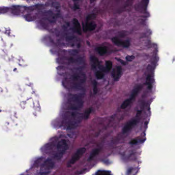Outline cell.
Wrapping results in <instances>:
<instances>
[{
    "label": "cell",
    "mask_w": 175,
    "mask_h": 175,
    "mask_svg": "<svg viewBox=\"0 0 175 175\" xmlns=\"http://www.w3.org/2000/svg\"><path fill=\"white\" fill-rule=\"evenodd\" d=\"M86 151V149L84 148H81V149H78L76 152L75 153V154L73 155L71 159L70 160V161L68 162L67 167H71L77 161H78V160L80 159V158L83 156V155L85 153Z\"/></svg>",
    "instance_id": "1"
},
{
    "label": "cell",
    "mask_w": 175,
    "mask_h": 175,
    "mask_svg": "<svg viewBox=\"0 0 175 175\" xmlns=\"http://www.w3.org/2000/svg\"><path fill=\"white\" fill-rule=\"evenodd\" d=\"M54 163L51 160H47L42 164L40 172L42 175H46L54 167Z\"/></svg>",
    "instance_id": "2"
},
{
    "label": "cell",
    "mask_w": 175,
    "mask_h": 175,
    "mask_svg": "<svg viewBox=\"0 0 175 175\" xmlns=\"http://www.w3.org/2000/svg\"><path fill=\"white\" fill-rule=\"evenodd\" d=\"M68 143L66 140L61 139L58 143L57 148L58 151L59 152V154H63L67 149Z\"/></svg>",
    "instance_id": "3"
},
{
    "label": "cell",
    "mask_w": 175,
    "mask_h": 175,
    "mask_svg": "<svg viewBox=\"0 0 175 175\" xmlns=\"http://www.w3.org/2000/svg\"><path fill=\"white\" fill-rule=\"evenodd\" d=\"M122 73V68L120 66L116 67L113 70V76L115 81H118L121 77Z\"/></svg>",
    "instance_id": "4"
},
{
    "label": "cell",
    "mask_w": 175,
    "mask_h": 175,
    "mask_svg": "<svg viewBox=\"0 0 175 175\" xmlns=\"http://www.w3.org/2000/svg\"><path fill=\"white\" fill-rule=\"evenodd\" d=\"M114 43L118 46H122L124 47H128L130 45V43L128 41H121V40L118 39V38H113Z\"/></svg>",
    "instance_id": "5"
},
{
    "label": "cell",
    "mask_w": 175,
    "mask_h": 175,
    "mask_svg": "<svg viewBox=\"0 0 175 175\" xmlns=\"http://www.w3.org/2000/svg\"><path fill=\"white\" fill-rule=\"evenodd\" d=\"M137 124V121L136 120H133L128 122L127 124L125 125L123 129V133H127L129 130H130L133 127L135 126Z\"/></svg>",
    "instance_id": "6"
},
{
    "label": "cell",
    "mask_w": 175,
    "mask_h": 175,
    "mask_svg": "<svg viewBox=\"0 0 175 175\" xmlns=\"http://www.w3.org/2000/svg\"><path fill=\"white\" fill-rule=\"evenodd\" d=\"M73 24H74V26H75V28L77 32L78 33L79 35H81V28L80 23L79 22L78 20L76 19H73Z\"/></svg>",
    "instance_id": "7"
},
{
    "label": "cell",
    "mask_w": 175,
    "mask_h": 175,
    "mask_svg": "<svg viewBox=\"0 0 175 175\" xmlns=\"http://www.w3.org/2000/svg\"><path fill=\"white\" fill-rule=\"evenodd\" d=\"M96 27V24L94 22L87 23L84 31H92Z\"/></svg>",
    "instance_id": "8"
},
{
    "label": "cell",
    "mask_w": 175,
    "mask_h": 175,
    "mask_svg": "<svg viewBox=\"0 0 175 175\" xmlns=\"http://www.w3.org/2000/svg\"><path fill=\"white\" fill-rule=\"evenodd\" d=\"M98 51L100 54V55H103L106 53L107 49L105 47H100L98 48Z\"/></svg>",
    "instance_id": "9"
},
{
    "label": "cell",
    "mask_w": 175,
    "mask_h": 175,
    "mask_svg": "<svg viewBox=\"0 0 175 175\" xmlns=\"http://www.w3.org/2000/svg\"><path fill=\"white\" fill-rule=\"evenodd\" d=\"M131 101H132V100H130V99H128V100H126L125 101L123 102V103H122V105L121 106V108L122 109H124L127 108V107L129 105H130Z\"/></svg>",
    "instance_id": "10"
},
{
    "label": "cell",
    "mask_w": 175,
    "mask_h": 175,
    "mask_svg": "<svg viewBox=\"0 0 175 175\" xmlns=\"http://www.w3.org/2000/svg\"><path fill=\"white\" fill-rule=\"evenodd\" d=\"M141 87H137L136 89L134 90V91H133V92L132 93V96H131V97H130V100H133V98L135 97L136 96H137V95L138 94V93H139V91L140 90Z\"/></svg>",
    "instance_id": "11"
},
{
    "label": "cell",
    "mask_w": 175,
    "mask_h": 175,
    "mask_svg": "<svg viewBox=\"0 0 175 175\" xmlns=\"http://www.w3.org/2000/svg\"><path fill=\"white\" fill-rule=\"evenodd\" d=\"M91 112H92V109L90 108H89L85 111V114L84 115V118L85 119H87L89 118Z\"/></svg>",
    "instance_id": "12"
},
{
    "label": "cell",
    "mask_w": 175,
    "mask_h": 175,
    "mask_svg": "<svg viewBox=\"0 0 175 175\" xmlns=\"http://www.w3.org/2000/svg\"><path fill=\"white\" fill-rule=\"evenodd\" d=\"M106 69L108 71H111V70L112 69V67H113L112 62L111 61H109V60L106 61Z\"/></svg>",
    "instance_id": "13"
},
{
    "label": "cell",
    "mask_w": 175,
    "mask_h": 175,
    "mask_svg": "<svg viewBox=\"0 0 175 175\" xmlns=\"http://www.w3.org/2000/svg\"><path fill=\"white\" fill-rule=\"evenodd\" d=\"M99 152H100V150L99 149H96L95 150H94V151L92 152V153L90 155L89 159L91 160L92 158H94L96 156L99 154Z\"/></svg>",
    "instance_id": "14"
},
{
    "label": "cell",
    "mask_w": 175,
    "mask_h": 175,
    "mask_svg": "<svg viewBox=\"0 0 175 175\" xmlns=\"http://www.w3.org/2000/svg\"><path fill=\"white\" fill-rule=\"evenodd\" d=\"M96 77H97L98 79H102L104 77V74L101 71H97V72H96Z\"/></svg>",
    "instance_id": "15"
},
{
    "label": "cell",
    "mask_w": 175,
    "mask_h": 175,
    "mask_svg": "<svg viewBox=\"0 0 175 175\" xmlns=\"http://www.w3.org/2000/svg\"><path fill=\"white\" fill-rule=\"evenodd\" d=\"M97 175H111L109 172L107 171H99Z\"/></svg>",
    "instance_id": "16"
},
{
    "label": "cell",
    "mask_w": 175,
    "mask_h": 175,
    "mask_svg": "<svg viewBox=\"0 0 175 175\" xmlns=\"http://www.w3.org/2000/svg\"><path fill=\"white\" fill-rule=\"evenodd\" d=\"M94 92L95 94L97 93V82L95 81H94Z\"/></svg>",
    "instance_id": "17"
},
{
    "label": "cell",
    "mask_w": 175,
    "mask_h": 175,
    "mask_svg": "<svg viewBox=\"0 0 175 175\" xmlns=\"http://www.w3.org/2000/svg\"><path fill=\"white\" fill-rule=\"evenodd\" d=\"M134 58H135V57L133 56V55H131V56L127 55V56L126 57V59H127V60H128V61H129V62H131V61L133 60Z\"/></svg>",
    "instance_id": "18"
},
{
    "label": "cell",
    "mask_w": 175,
    "mask_h": 175,
    "mask_svg": "<svg viewBox=\"0 0 175 175\" xmlns=\"http://www.w3.org/2000/svg\"><path fill=\"white\" fill-rule=\"evenodd\" d=\"M92 60L93 63H94V64H95V65H98V63H99V62H98V58H96L95 57H92Z\"/></svg>",
    "instance_id": "19"
},
{
    "label": "cell",
    "mask_w": 175,
    "mask_h": 175,
    "mask_svg": "<svg viewBox=\"0 0 175 175\" xmlns=\"http://www.w3.org/2000/svg\"><path fill=\"white\" fill-rule=\"evenodd\" d=\"M116 60H118V61H119V62H120V63H121L122 65H127V63H126L124 60H122L121 59L116 58Z\"/></svg>",
    "instance_id": "20"
},
{
    "label": "cell",
    "mask_w": 175,
    "mask_h": 175,
    "mask_svg": "<svg viewBox=\"0 0 175 175\" xmlns=\"http://www.w3.org/2000/svg\"><path fill=\"white\" fill-rule=\"evenodd\" d=\"M137 143V141L135 139H134V140H133L131 141V142H130V143L131 144H136V143Z\"/></svg>",
    "instance_id": "21"
},
{
    "label": "cell",
    "mask_w": 175,
    "mask_h": 175,
    "mask_svg": "<svg viewBox=\"0 0 175 175\" xmlns=\"http://www.w3.org/2000/svg\"><path fill=\"white\" fill-rule=\"evenodd\" d=\"M95 1V0H90V3H92Z\"/></svg>",
    "instance_id": "22"
},
{
    "label": "cell",
    "mask_w": 175,
    "mask_h": 175,
    "mask_svg": "<svg viewBox=\"0 0 175 175\" xmlns=\"http://www.w3.org/2000/svg\"><path fill=\"white\" fill-rule=\"evenodd\" d=\"M73 1H80V0H73Z\"/></svg>",
    "instance_id": "23"
}]
</instances>
